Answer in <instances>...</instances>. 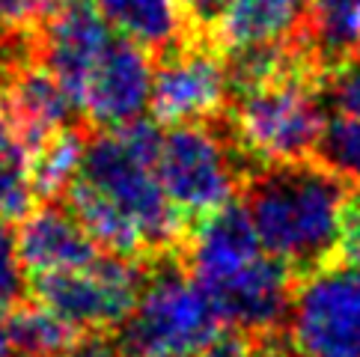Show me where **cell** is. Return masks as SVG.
Listing matches in <instances>:
<instances>
[{
    "label": "cell",
    "instance_id": "obj_1",
    "mask_svg": "<svg viewBox=\"0 0 360 357\" xmlns=\"http://www.w3.org/2000/svg\"><path fill=\"white\" fill-rule=\"evenodd\" d=\"M161 137V125L146 117L86 137L66 202L101 253L143 262L182 257L191 226L158 185Z\"/></svg>",
    "mask_w": 360,
    "mask_h": 357
},
{
    "label": "cell",
    "instance_id": "obj_2",
    "mask_svg": "<svg viewBox=\"0 0 360 357\" xmlns=\"http://www.w3.org/2000/svg\"><path fill=\"white\" fill-rule=\"evenodd\" d=\"M345 194L349 185L340 176L307 158L259 167L241 190V206L259 245L304 277L337 257Z\"/></svg>",
    "mask_w": 360,
    "mask_h": 357
},
{
    "label": "cell",
    "instance_id": "obj_3",
    "mask_svg": "<svg viewBox=\"0 0 360 357\" xmlns=\"http://www.w3.org/2000/svg\"><path fill=\"white\" fill-rule=\"evenodd\" d=\"M224 322L182 257L146 262L131 316L113 330L122 357H194L221 337Z\"/></svg>",
    "mask_w": 360,
    "mask_h": 357
},
{
    "label": "cell",
    "instance_id": "obj_4",
    "mask_svg": "<svg viewBox=\"0 0 360 357\" xmlns=\"http://www.w3.org/2000/svg\"><path fill=\"white\" fill-rule=\"evenodd\" d=\"M253 173V161L238 149L224 117L170 125L155 155L158 185L188 226L236 202Z\"/></svg>",
    "mask_w": 360,
    "mask_h": 357
},
{
    "label": "cell",
    "instance_id": "obj_5",
    "mask_svg": "<svg viewBox=\"0 0 360 357\" xmlns=\"http://www.w3.org/2000/svg\"><path fill=\"white\" fill-rule=\"evenodd\" d=\"M325 105L319 98V78L289 74L265 86L238 93L229 101L226 129L253 167L292 164L313 158L325 129Z\"/></svg>",
    "mask_w": 360,
    "mask_h": 357
},
{
    "label": "cell",
    "instance_id": "obj_6",
    "mask_svg": "<svg viewBox=\"0 0 360 357\" xmlns=\"http://www.w3.org/2000/svg\"><path fill=\"white\" fill-rule=\"evenodd\" d=\"M277 339L286 357H360V265L333 259L304 274Z\"/></svg>",
    "mask_w": 360,
    "mask_h": 357
},
{
    "label": "cell",
    "instance_id": "obj_7",
    "mask_svg": "<svg viewBox=\"0 0 360 357\" xmlns=\"http://www.w3.org/2000/svg\"><path fill=\"white\" fill-rule=\"evenodd\" d=\"M146 262L101 253L84 268L33 280V301L81 334H113L143 292Z\"/></svg>",
    "mask_w": 360,
    "mask_h": 357
},
{
    "label": "cell",
    "instance_id": "obj_8",
    "mask_svg": "<svg viewBox=\"0 0 360 357\" xmlns=\"http://www.w3.org/2000/svg\"><path fill=\"white\" fill-rule=\"evenodd\" d=\"M229 78L224 51L212 36H191L188 42L155 57V81H152V119L158 125L214 122L226 117Z\"/></svg>",
    "mask_w": 360,
    "mask_h": 357
},
{
    "label": "cell",
    "instance_id": "obj_9",
    "mask_svg": "<svg viewBox=\"0 0 360 357\" xmlns=\"http://www.w3.org/2000/svg\"><path fill=\"white\" fill-rule=\"evenodd\" d=\"M292 268L262 250L259 257L221 277L197 283L212 301L217 318L241 334L274 337L286 322L289 304L295 295Z\"/></svg>",
    "mask_w": 360,
    "mask_h": 357
},
{
    "label": "cell",
    "instance_id": "obj_10",
    "mask_svg": "<svg viewBox=\"0 0 360 357\" xmlns=\"http://www.w3.org/2000/svg\"><path fill=\"white\" fill-rule=\"evenodd\" d=\"M155 63L149 51L113 33L84 84L81 110L93 131H113L143 119L152 108Z\"/></svg>",
    "mask_w": 360,
    "mask_h": 357
},
{
    "label": "cell",
    "instance_id": "obj_11",
    "mask_svg": "<svg viewBox=\"0 0 360 357\" xmlns=\"http://www.w3.org/2000/svg\"><path fill=\"white\" fill-rule=\"evenodd\" d=\"M110 39L113 30L89 0H66L36 27V57L81 105L84 84Z\"/></svg>",
    "mask_w": 360,
    "mask_h": 357
},
{
    "label": "cell",
    "instance_id": "obj_12",
    "mask_svg": "<svg viewBox=\"0 0 360 357\" xmlns=\"http://www.w3.org/2000/svg\"><path fill=\"white\" fill-rule=\"evenodd\" d=\"M18 253L27 274H63L101 257V247L69 209L66 200L39 202L18 226Z\"/></svg>",
    "mask_w": 360,
    "mask_h": 357
},
{
    "label": "cell",
    "instance_id": "obj_13",
    "mask_svg": "<svg viewBox=\"0 0 360 357\" xmlns=\"http://www.w3.org/2000/svg\"><path fill=\"white\" fill-rule=\"evenodd\" d=\"M310 0H229L212 27V42L221 51L295 42L304 36Z\"/></svg>",
    "mask_w": 360,
    "mask_h": 357
},
{
    "label": "cell",
    "instance_id": "obj_14",
    "mask_svg": "<svg viewBox=\"0 0 360 357\" xmlns=\"http://www.w3.org/2000/svg\"><path fill=\"white\" fill-rule=\"evenodd\" d=\"M89 4L113 33L131 39L155 57L188 42L191 36H200L179 0H89Z\"/></svg>",
    "mask_w": 360,
    "mask_h": 357
},
{
    "label": "cell",
    "instance_id": "obj_15",
    "mask_svg": "<svg viewBox=\"0 0 360 357\" xmlns=\"http://www.w3.org/2000/svg\"><path fill=\"white\" fill-rule=\"evenodd\" d=\"M89 134H93L89 125H75V129H63L57 134H51L36 149V155L30 161V176H33V190L39 202L66 200L72 182L78 178Z\"/></svg>",
    "mask_w": 360,
    "mask_h": 357
},
{
    "label": "cell",
    "instance_id": "obj_16",
    "mask_svg": "<svg viewBox=\"0 0 360 357\" xmlns=\"http://www.w3.org/2000/svg\"><path fill=\"white\" fill-rule=\"evenodd\" d=\"M4 325L15 357H63L81 337V330L66 325L39 301L18 304Z\"/></svg>",
    "mask_w": 360,
    "mask_h": 357
},
{
    "label": "cell",
    "instance_id": "obj_17",
    "mask_svg": "<svg viewBox=\"0 0 360 357\" xmlns=\"http://www.w3.org/2000/svg\"><path fill=\"white\" fill-rule=\"evenodd\" d=\"M313 161L345 185H360V119L333 117L325 122L313 149Z\"/></svg>",
    "mask_w": 360,
    "mask_h": 357
},
{
    "label": "cell",
    "instance_id": "obj_18",
    "mask_svg": "<svg viewBox=\"0 0 360 357\" xmlns=\"http://www.w3.org/2000/svg\"><path fill=\"white\" fill-rule=\"evenodd\" d=\"M30 155L18 146L0 143V221H24L36 209Z\"/></svg>",
    "mask_w": 360,
    "mask_h": 357
},
{
    "label": "cell",
    "instance_id": "obj_19",
    "mask_svg": "<svg viewBox=\"0 0 360 357\" xmlns=\"http://www.w3.org/2000/svg\"><path fill=\"white\" fill-rule=\"evenodd\" d=\"M319 98L333 117L360 119V57H349L321 72Z\"/></svg>",
    "mask_w": 360,
    "mask_h": 357
},
{
    "label": "cell",
    "instance_id": "obj_20",
    "mask_svg": "<svg viewBox=\"0 0 360 357\" xmlns=\"http://www.w3.org/2000/svg\"><path fill=\"white\" fill-rule=\"evenodd\" d=\"M24 262L18 253V229L12 221H0V316H9L24 304L27 280H24Z\"/></svg>",
    "mask_w": 360,
    "mask_h": 357
},
{
    "label": "cell",
    "instance_id": "obj_21",
    "mask_svg": "<svg viewBox=\"0 0 360 357\" xmlns=\"http://www.w3.org/2000/svg\"><path fill=\"white\" fill-rule=\"evenodd\" d=\"M66 0H0V27L36 30Z\"/></svg>",
    "mask_w": 360,
    "mask_h": 357
},
{
    "label": "cell",
    "instance_id": "obj_22",
    "mask_svg": "<svg viewBox=\"0 0 360 357\" xmlns=\"http://www.w3.org/2000/svg\"><path fill=\"white\" fill-rule=\"evenodd\" d=\"M342 262L360 265V188L349 190L340 212V241H337V257Z\"/></svg>",
    "mask_w": 360,
    "mask_h": 357
},
{
    "label": "cell",
    "instance_id": "obj_23",
    "mask_svg": "<svg viewBox=\"0 0 360 357\" xmlns=\"http://www.w3.org/2000/svg\"><path fill=\"white\" fill-rule=\"evenodd\" d=\"M179 4H182L188 21L194 24V30L200 36H209L212 27L217 24V18L224 15V9H226L229 0H179Z\"/></svg>",
    "mask_w": 360,
    "mask_h": 357
},
{
    "label": "cell",
    "instance_id": "obj_24",
    "mask_svg": "<svg viewBox=\"0 0 360 357\" xmlns=\"http://www.w3.org/2000/svg\"><path fill=\"white\" fill-rule=\"evenodd\" d=\"M63 357H122L110 334H81Z\"/></svg>",
    "mask_w": 360,
    "mask_h": 357
},
{
    "label": "cell",
    "instance_id": "obj_25",
    "mask_svg": "<svg viewBox=\"0 0 360 357\" xmlns=\"http://www.w3.org/2000/svg\"><path fill=\"white\" fill-rule=\"evenodd\" d=\"M0 357H15L12 354V342H9V334H6V325H0Z\"/></svg>",
    "mask_w": 360,
    "mask_h": 357
},
{
    "label": "cell",
    "instance_id": "obj_26",
    "mask_svg": "<svg viewBox=\"0 0 360 357\" xmlns=\"http://www.w3.org/2000/svg\"><path fill=\"white\" fill-rule=\"evenodd\" d=\"M357 54H360V39H357Z\"/></svg>",
    "mask_w": 360,
    "mask_h": 357
},
{
    "label": "cell",
    "instance_id": "obj_27",
    "mask_svg": "<svg viewBox=\"0 0 360 357\" xmlns=\"http://www.w3.org/2000/svg\"><path fill=\"white\" fill-rule=\"evenodd\" d=\"M283 357H286V351H283Z\"/></svg>",
    "mask_w": 360,
    "mask_h": 357
}]
</instances>
